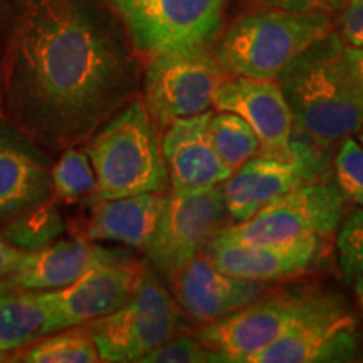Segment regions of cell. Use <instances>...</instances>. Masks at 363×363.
Returning a JSON list of instances; mask_svg holds the SVG:
<instances>
[{
	"mask_svg": "<svg viewBox=\"0 0 363 363\" xmlns=\"http://www.w3.org/2000/svg\"><path fill=\"white\" fill-rule=\"evenodd\" d=\"M9 355H6V353H0V362H7Z\"/></svg>",
	"mask_w": 363,
	"mask_h": 363,
	"instance_id": "cell-36",
	"label": "cell"
},
{
	"mask_svg": "<svg viewBox=\"0 0 363 363\" xmlns=\"http://www.w3.org/2000/svg\"><path fill=\"white\" fill-rule=\"evenodd\" d=\"M12 288H13V286L9 283L7 279H0V298H2L7 291H11Z\"/></svg>",
	"mask_w": 363,
	"mask_h": 363,
	"instance_id": "cell-34",
	"label": "cell"
},
{
	"mask_svg": "<svg viewBox=\"0 0 363 363\" xmlns=\"http://www.w3.org/2000/svg\"><path fill=\"white\" fill-rule=\"evenodd\" d=\"M335 174L345 197L363 207V145L352 136L342 140L335 157Z\"/></svg>",
	"mask_w": 363,
	"mask_h": 363,
	"instance_id": "cell-26",
	"label": "cell"
},
{
	"mask_svg": "<svg viewBox=\"0 0 363 363\" xmlns=\"http://www.w3.org/2000/svg\"><path fill=\"white\" fill-rule=\"evenodd\" d=\"M337 249L345 278L363 281V211L353 212L340 227Z\"/></svg>",
	"mask_w": 363,
	"mask_h": 363,
	"instance_id": "cell-27",
	"label": "cell"
},
{
	"mask_svg": "<svg viewBox=\"0 0 363 363\" xmlns=\"http://www.w3.org/2000/svg\"><path fill=\"white\" fill-rule=\"evenodd\" d=\"M342 67L353 89L363 98V45L360 48L343 45Z\"/></svg>",
	"mask_w": 363,
	"mask_h": 363,
	"instance_id": "cell-30",
	"label": "cell"
},
{
	"mask_svg": "<svg viewBox=\"0 0 363 363\" xmlns=\"http://www.w3.org/2000/svg\"><path fill=\"white\" fill-rule=\"evenodd\" d=\"M51 182L52 195L65 202H78L96 192V175L86 150L78 145L59 152L51 167Z\"/></svg>",
	"mask_w": 363,
	"mask_h": 363,
	"instance_id": "cell-24",
	"label": "cell"
},
{
	"mask_svg": "<svg viewBox=\"0 0 363 363\" xmlns=\"http://www.w3.org/2000/svg\"><path fill=\"white\" fill-rule=\"evenodd\" d=\"M264 157H252L238 170L230 174L224 184H222V192H224V202L227 214L233 217L234 222L246 220L249 217V206L254 190H256L257 180L264 169Z\"/></svg>",
	"mask_w": 363,
	"mask_h": 363,
	"instance_id": "cell-25",
	"label": "cell"
},
{
	"mask_svg": "<svg viewBox=\"0 0 363 363\" xmlns=\"http://www.w3.org/2000/svg\"><path fill=\"white\" fill-rule=\"evenodd\" d=\"M120 256L123 254L108 251L86 238L59 240L38 251L26 252L19 267L7 281L19 289L56 291L74 283L98 262Z\"/></svg>",
	"mask_w": 363,
	"mask_h": 363,
	"instance_id": "cell-18",
	"label": "cell"
},
{
	"mask_svg": "<svg viewBox=\"0 0 363 363\" xmlns=\"http://www.w3.org/2000/svg\"><path fill=\"white\" fill-rule=\"evenodd\" d=\"M225 214L222 184L202 190H172L143 249L148 266L170 283L211 244Z\"/></svg>",
	"mask_w": 363,
	"mask_h": 363,
	"instance_id": "cell-9",
	"label": "cell"
},
{
	"mask_svg": "<svg viewBox=\"0 0 363 363\" xmlns=\"http://www.w3.org/2000/svg\"><path fill=\"white\" fill-rule=\"evenodd\" d=\"M347 197L330 179L267 202L246 220L220 227L211 244H288L326 239L342 224Z\"/></svg>",
	"mask_w": 363,
	"mask_h": 363,
	"instance_id": "cell-6",
	"label": "cell"
},
{
	"mask_svg": "<svg viewBox=\"0 0 363 363\" xmlns=\"http://www.w3.org/2000/svg\"><path fill=\"white\" fill-rule=\"evenodd\" d=\"M170 284L182 311L203 325L238 311L264 293V283L227 274L206 256L190 261Z\"/></svg>",
	"mask_w": 363,
	"mask_h": 363,
	"instance_id": "cell-15",
	"label": "cell"
},
{
	"mask_svg": "<svg viewBox=\"0 0 363 363\" xmlns=\"http://www.w3.org/2000/svg\"><path fill=\"white\" fill-rule=\"evenodd\" d=\"M360 352L353 313L342 296L326 293L310 315L252 357L251 363L352 362Z\"/></svg>",
	"mask_w": 363,
	"mask_h": 363,
	"instance_id": "cell-11",
	"label": "cell"
},
{
	"mask_svg": "<svg viewBox=\"0 0 363 363\" xmlns=\"http://www.w3.org/2000/svg\"><path fill=\"white\" fill-rule=\"evenodd\" d=\"M143 103L158 128L208 111L225 71L208 49L170 51L147 57Z\"/></svg>",
	"mask_w": 363,
	"mask_h": 363,
	"instance_id": "cell-10",
	"label": "cell"
},
{
	"mask_svg": "<svg viewBox=\"0 0 363 363\" xmlns=\"http://www.w3.org/2000/svg\"><path fill=\"white\" fill-rule=\"evenodd\" d=\"M323 240L313 238L288 244H208L207 257L227 274L267 283L306 272L320 259Z\"/></svg>",
	"mask_w": 363,
	"mask_h": 363,
	"instance_id": "cell-17",
	"label": "cell"
},
{
	"mask_svg": "<svg viewBox=\"0 0 363 363\" xmlns=\"http://www.w3.org/2000/svg\"><path fill=\"white\" fill-rule=\"evenodd\" d=\"M328 12L276 11L246 13L227 29L217 61L233 76L276 79L320 39L331 34Z\"/></svg>",
	"mask_w": 363,
	"mask_h": 363,
	"instance_id": "cell-4",
	"label": "cell"
},
{
	"mask_svg": "<svg viewBox=\"0 0 363 363\" xmlns=\"http://www.w3.org/2000/svg\"><path fill=\"white\" fill-rule=\"evenodd\" d=\"M353 289H355V294L358 298V305H360L362 316H363V281L362 279L353 281Z\"/></svg>",
	"mask_w": 363,
	"mask_h": 363,
	"instance_id": "cell-33",
	"label": "cell"
},
{
	"mask_svg": "<svg viewBox=\"0 0 363 363\" xmlns=\"http://www.w3.org/2000/svg\"><path fill=\"white\" fill-rule=\"evenodd\" d=\"M185 313L157 272L143 267L135 293L111 315L81 325L96 345L99 360L142 362L153 348L179 335Z\"/></svg>",
	"mask_w": 363,
	"mask_h": 363,
	"instance_id": "cell-5",
	"label": "cell"
},
{
	"mask_svg": "<svg viewBox=\"0 0 363 363\" xmlns=\"http://www.w3.org/2000/svg\"><path fill=\"white\" fill-rule=\"evenodd\" d=\"M212 106L242 118L259 138V157L283 158L291 152L293 115L276 79L234 76L216 89Z\"/></svg>",
	"mask_w": 363,
	"mask_h": 363,
	"instance_id": "cell-13",
	"label": "cell"
},
{
	"mask_svg": "<svg viewBox=\"0 0 363 363\" xmlns=\"http://www.w3.org/2000/svg\"><path fill=\"white\" fill-rule=\"evenodd\" d=\"M140 74L138 51L108 0H26L4 57L0 115L59 153L135 101Z\"/></svg>",
	"mask_w": 363,
	"mask_h": 363,
	"instance_id": "cell-1",
	"label": "cell"
},
{
	"mask_svg": "<svg viewBox=\"0 0 363 363\" xmlns=\"http://www.w3.org/2000/svg\"><path fill=\"white\" fill-rule=\"evenodd\" d=\"M266 4L283 9V11L293 12H310V11H321V12H335L342 7L343 0H264Z\"/></svg>",
	"mask_w": 363,
	"mask_h": 363,
	"instance_id": "cell-31",
	"label": "cell"
},
{
	"mask_svg": "<svg viewBox=\"0 0 363 363\" xmlns=\"http://www.w3.org/2000/svg\"><path fill=\"white\" fill-rule=\"evenodd\" d=\"M325 296V291L305 288L262 293L238 311L203 325L197 338L222 362L251 363L254 355L310 315Z\"/></svg>",
	"mask_w": 363,
	"mask_h": 363,
	"instance_id": "cell-8",
	"label": "cell"
},
{
	"mask_svg": "<svg viewBox=\"0 0 363 363\" xmlns=\"http://www.w3.org/2000/svg\"><path fill=\"white\" fill-rule=\"evenodd\" d=\"M220 357L207 348L199 338L175 335L153 348L140 363H212Z\"/></svg>",
	"mask_w": 363,
	"mask_h": 363,
	"instance_id": "cell-28",
	"label": "cell"
},
{
	"mask_svg": "<svg viewBox=\"0 0 363 363\" xmlns=\"http://www.w3.org/2000/svg\"><path fill=\"white\" fill-rule=\"evenodd\" d=\"M208 136L216 153L230 172L238 170L259 153L257 135L242 118L229 111L212 113L208 121Z\"/></svg>",
	"mask_w": 363,
	"mask_h": 363,
	"instance_id": "cell-23",
	"label": "cell"
},
{
	"mask_svg": "<svg viewBox=\"0 0 363 363\" xmlns=\"http://www.w3.org/2000/svg\"><path fill=\"white\" fill-rule=\"evenodd\" d=\"M358 133V142H360L362 145H363V123H362V126H360V130L357 131Z\"/></svg>",
	"mask_w": 363,
	"mask_h": 363,
	"instance_id": "cell-35",
	"label": "cell"
},
{
	"mask_svg": "<svg viewBox=\"0 0 363 363\" xmlns=\"http://www.w3.org/2000/svg\"><path fill=\"white\" fill-rule=\"evenodd\" d=\"M65 229L61 214L48 201L0 225V235L21 251L30 252L56 242Z\"/></svg>",
	"mask_w": 363,
	"mask_h": 363,
	"instance_id": "cell-22",
	"label": "cell"
},
{
	"mask_svg": "<svg viewBox=\"0 0 363 363\" xmlns=\"http://www.w3.org/2000/svg\"><path fill=\"white\" fill-rule=\"evenodd\" d=\"M49 311L43 291L12 288L0 298V353L11 357L45 337Z\"/></svg>",
	"mask_w": 363,
	"mask_h": 363,
	"instance_id": "cell-20",
	"label": "cell"
},
{
	"mask_svg": "<svg viewBox=\"0 0 363 363\" xmlns=\"http://www.w3.org/2000/svg\"><path fill=\"white\" fill-rule=\"evenodd\" d=\"M26 251H21L0 235V279H9L19 267Z\"/></svg>",
	"mask_w": 363,
	"mask_h": 363,
	"instance_id": "cell-32",
	"label": "cell"
},
{
	"mask_svg": "<svg viewBox=\"0 0 363 363\" xmlns=\"http://www.w3.org/2000/svg\"><path fill=\"white\" fill-rule=\"evenodd\" d=\"M340 34L347 45H363V0H348L340 21Z\"/></svg>",
	"mask_w": 363,
	"mask_h": 363,
	"instance_id": "cell-29",
	"label": "cell"
},
{
	"mask_svg": "<svg viewBox=\"0 0 363 363\" xmlns=\"http://www.w3.org/2000/svg\"><path fill=\"white\" fill-rule=\"evenodd\" d=\"M145 57L208 49L222 29L229 0H108Z\"/></svg>",
	"mask_w": 363,
	"mask_h": 363,
	"instance_id": "cell-7",
	"label": "cell"
},
{
	"mask_svg": "<svg viewBox=\"0 0 363 363\" xmlns=\"http://www.w3.org/2000/svg\"><path fill=\"white\" fill-rule=\"evenodd\" d=\"M343 40L328 34L306 49L276 78L293 115V135L333 147L360 130L363 98L342 67Z\"/></svg>",
	"mask_w": 363,
	"mask_h": 363,
	"instance_id": "cell-2",
	"label": "cell"
},
{
	"mask_svg": "<svg viewBox=\"0 0 363 363\" xmlns=\"http://www.w3.org/2000/svg\"><path fill=\"white\" fill-rule=\"evenodd\" d=\"M212 111L179 118L162 136L172 190H202L224 184L230 172L212 147L208 121Z\"/></svg>",
	"mask_w": 363,
	"mask_h": 363,
	"instance_id": "cell-16",
	"label": "cell"
},
{
	"mask_svg": "<svg viewBox=\"0 0 363 363\" xmlns=\"http://www.w3.org/2000/svg\"><path fill=\"white\" fill-rule=\"evenodd\" d=\"M13 362L26 363H96L99 353L83 326L45 335L13 353Z\"/></svg>",
	"mask_w": 363,
	"mask_h": 363,
	"instance_id": "cell-21",
	"label": "cell"
},
{
	"mask_svg": "<svg viewBox=\"0 0 363 363\" xmlns=\"http://www.w3.org/2000/svg\"><path fill=\"white\" fill-rule=\"evenodd\" d=\"M143 264L120 256L89 267L74 283L56 291H43L49 318L45 335L74 328L111 315L135 293Z\"/></svg>",
	"mask_w": 363,
	"mask_h": 363,
	"instance_id": "cell-12",
	"label": "cell"
},
{
	"mask_svg": "<svg viewBox=\"0 0 363 363\" xmlns=\"http://www.w3.org/2000/svg\"><path fill=\"white\" fill-rule=\"evenodd\" d=\"M48 153L0 115V225L52 201Z\"/></svg>",
	"mask_w": 363,
	"mask_h": 363,
	"instance_id": "cell-14",
	"label": "cell"
},
{
	"mask_svg": "<svg viewBox=\"0 0 363 363\" xmlns=\"http://www.w3.org/2000/svg\"><path fill=\"white\" fill-rule=\"evenodd\" d=\"M163 201L165 194L155 192L98 199L86 227V239L145 249L155 233Z\"/></svg>",
	"mask_w": 363,
	"mask_h": 363,
	"instance_id": "cell-19",
	"label": "cell"
},
{
	"mask_svg": "<svg viewBox=\"0 0 363 363\" xmlns=\"http://www.w3.org/2000/svg\"><path fill=\"white\" fill-rule=\"evenodd\" d=\"M84 150L96 175V199L165 194L169 170L162 138L143 99L136 98L111 116Z\"/></svg>",
	"mask_w": 363,
	"mask_h": 363,
	"instance_id": "cell-3",
	"label": "cell"
}]
</instances>
